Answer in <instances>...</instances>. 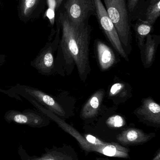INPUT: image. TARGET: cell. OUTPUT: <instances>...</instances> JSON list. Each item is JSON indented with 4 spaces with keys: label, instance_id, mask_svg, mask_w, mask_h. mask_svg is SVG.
Wrapping results in <instances>:
<instances>
[{
    "label": "cell",
    "instance_id": "d6986e66",
    "mask_svg": "<svg viewBox=\"0 0 160 160\" xmlns=\"http://www.w3.org/2000/svg\"><path fill=\"white\" fill-rule=\"evenodd\" d=\"M140 2L141 0H126L127 8L132 23L135 21V16Z\"/></svg>",
    "mask_w": 160,
    "mask_h": 160
},
{
    "label": "cell",
    "instance_id": "e0dca14e",
    "mask_svg": "<svg viewBox=\"0 0 160 160\" xmlns=\"http://www.w3.org/2000/svg\"><path fill=\"white\" fill-rule=\"evenodd\" d=\"M34 160H78L74 150L69 147L52 149L44 157Z\"/></svg>",
    "mask_w": 160,
    "mask_h": 160
},
{
    "label": "cell",
    "instance_id": "7402d4cb",
    "mask_svg": "<svg viewBox=\"0 0 160 160\" xmlns=\"http://www.w3.org/2000/svg\"><path fill=\"white\" fill-rule=\"evenodd\" d=\"M64 1V0H55V8L57 9H59Z\"/></svg>",
    "mask_w": 160,
    "mask_h": 160
},
{
    "label": "cell",
    "instance_id": "2e32d148",
    "mask_svg": "<svg viewBox=\"0 0 160 160\" xmlns=\"http://www.w3.org/2000/svg\"><path fill=\"white\" fill-rule=\"evenodd\" d=\"M131 27L135 32L138 47L140 51L143 48L147 37L153 32L154 25L142 20L137 19L134 24L132 23Z\"/></svg>",
    "mask_w": 160,
    "mask_h": 160
},
{
    "label": "cell",
    "instance_id": "d4e9b609",
    "mask_svg": "<svg viewBox=\"0 0 160 160\" xmlns=\"http://www.w3.org/2000/svg\"><path fill=\"white\" fill-rule=\"evenodd\" d=\"M96 160H110L107 158H97Z\"/></svg>",
    "mask_w": 160,
    "mask_h": 160
},
{
    "label": "cell",
    "instance_id": "8992f818",
    "mask_svg": "<svg viewBox=\"0 0 160 160\" xmlns=\"http://www.w3.org/2000/svg\"><path fill=\"white\" fill-rule=\"evenodd\" d=\"M58 26L57 34L54 41L48 42L30 64L31 67L43 76H50L56 73L54 54L57 50L60 40L61 28L59 23Z\"/></svg>",
    "mask_w": 160,
    "mask_h": 160
},
{
    "label": "cell",
    "instance_id": "9c48e42d",
    "mask_svg": "<svg viewBox=\"0 0 160 160\" xmlns=\"http://www.w3.org/2000/svg\"><path fill=\"white\" fill-rule=\"evenodd\" d=\"M133 113L144 124L159 128L160 106L151 97L143 99L141 106L134 110Z\"/></svg>",
    "mask_w": 160,
    "mask_h": 160
},
{
    "label": "cell",
    "instance_id": "52a82bcc",
    "mask_svg": "<svg viewBox=\"0 0 160 160\" xmlns=\"http://www.w3.org/2000/svg\"><path fill=\"white\" fill-rule=\"evenodd\" d=\"M64 11L72 22L83 23L95 16V2L94 0H66Z\"/></svg>",
    "mask_w": 160,
    "mask_h": 160
},
{
    "label": "cell",
    "instance_id": "6da1fadb",
    "mask_svg": "<svg viewBox=\"0 0 160 160\" xmlns=\"http://www.w3.org/2000/svg\"><path fill=\"white\" fill-rule=\"evenodd\" d=\"M58 22L62 37L55 59L56 73H60L64 68L68 73H70L71 67L74 63L80 79L85 82L91 72L89 45L92 27L89 21L79 24L72 22L64 10L59 13Z\"/></svg>",
    "mask_w": 160,
    "mask_h": 160
},
{
    "label": "cell",
    "instance_id": "603a6c76",
    "mask_svg": "<svg viewBox=\"0 0 160 160\" xmlns=\"http://www.w3.org/2000/svg\"><path fill=\"white\" fill-rule=\"evenodd\" d=\"M152 160H160V150L159 149L156 156Z\"/></svg>",
    "mask_w": 160,
    "mask_h": 160
},
{
    "label": "cell",
    "instance_id": "277c9868",
    "mask_svg": "<svg viewBox=\"0 0 160 160\" xmlns=\"http://www.w3.org/2000/svg\"><path fill=\"white\" fill-rule=\"evenodd\" d=\"M10 98L22 101L20 97L29 98L49 110L61 118H65L66 113L63 106L55 98L38 88L25 85L17 84L8 89Z\"/></svg>",
    "mask_w": 160,
    "mask_h": 160
},
{
    "label": "cell",
    "instance_id": "ffe728a7",
    "mask_svg": "<svg viewBox=\"0 0 160 160\" xmlns=\"http://www.w3.org/2000/svg\"><path fill=\"white\" fill-rule=\"evenodd\" d=\"M106 124L111 128H120L126 125V121L123 117L116 115L109 118L106 121Z\"/></svg>",
    "mask_w": 160,
    "mask_h": 160
},
{
    "label": "cell",
    "instance_id": "44dd1931",
    "mask_svg": "<svg viewBox=\"0 0 160 160\" xmlns=\"http://www.w3.org/2000/svg\"><path fill=\"white\" fill-rule=\"evenodd\" d=\"M6 62V56L4 54H0V66H3Z\"/></svg>",
    "mask_w": 160,
    "mask_h": 160
},
{
    "label": "cell",
    "instance_id": "9a60e30c",
    "mask_svg": "<svg viewBox=\"0 0 160 160\" xmlns=\"http://www.w3.org/2000/svg\"><path fill=\"white\" fill-rule=\"evenodd\" d=\"M131 95V88L129 84L124 82L115 83L110 88L108 96L116 104L123 103Z\"/></svg>",
    "mask_w": 160,
    "mask_h": 160
},
{
    "label": "cell",
    "instance_id": "30bf717a",
    "mask_svg": "<svg viewBox=\"0 0 160 160\" xmlns=\"http://www.w3.org/2000/svg\"><path fill=\"white\" fill-rule=\"evenodd\" d=\"M155 136V133L147 134L139 129L129 128L117 135L116 139L123 145H137L147 142Z\"/></svg>",
    "mask_w": 160,
    "mask_h": 160
},
{
    "label": "cell",
    "instance_id": "7c38bea8",
    "mask_svg": "<svg viewBox=\"0 0 160 160\" xmlns=\"http://www.w3.org/2000/svg\"><path fill=\"white\" fill-rule=\"evenodd\" d=\"M105 95V90L102 88L95 91L83 107L80 114L81 118L87 120L96 117Z\"/></svg>",
    "mask_w": 160,
    "mask_h": 160
},
{
    "label": "cell",
    "instance_id": "5bb4252c",
    "mask_svg": "<svg viewBox=\"0 0 160 160\" xmlns=\"http://www.w3.org/2000/svg\"><path fill=\"white\" fill-rule=\"evenodd\" d=\"M96 48L101 69L108 70L115 64L116 58L113 51L101 40H96Z\"/></svg>",
    "mask_w": 160,
    "mask_h": 160
},
{
    "label": "cell",
    "instance_id": "3957f363",
    "mask_svg": "<svg viewBox=\"0 0 160 160\" xmlns=\"http://www.w3.org/2000/svg\"><path fill=\"white\" fill-rule=\"evenodd\" d=\"M108 15L114 24L123 48L127 55L132 50V22L126 0H103Z\"/></svg>",
    "mask_w": 160,
    "mask_h": 160
},
{
    "label": "cell",
    "instance_id": "ba28073f",
    "mask_svg": "<svg viewBox=\"0 0 160 160\" xmlns=\"http://www.w3.org/2000/svg\"><path fill=\"white\" fill-rule=\"evenodd\" d=\"M4 118L8 123L14 122L34 128H43L48 126L50 123L49 119L45 115L30 109H26L23 112L9 110L5 113Z\"/></svg>",
    "mask_w": 160,
    "mask_h": 160
},
{
    "label": "cell",
    "instance_id": "ac0fdd59",
    "mask_svg": "<svg viewBox=\"0 0 160 160\" xmlns=\"http://www.w3.org/2000/svg\"><path fill=\"white\" fill-rule=\"evenodd\" d=\"M40 0H21L20 2V14L26 18L32 15L33 11L38 5Z\"/></svg>",
    "mask_w": 160,
    "mask_h": 160
},
{
    "label": "cell",
    "instance_id": "cb8c5ba5",
    "mask_svg": "<svg viewBox=\"0 0 160 160\" xmlns=\"http://www.w3.org/2000/svg\"><path fill=\"white\" fill-rule=\"evenodd\" d=\"M0 92L6 94L8 97H10V93L8 90H4V89H2V88H0Z\"/></svg>",
    "mask_w": 160,
    "mask_h": 160
},
{
    "label": "cell",
    "instance_id": "484cf974",
    "mask_svg": "<svg viewBox=\"0 0 160 160\" xmlns=\"http://www.w3.org/2000/svg\"><path fill=\"white\" fill-rule=\"evenodd\" d=\"M145 0H141V2H140V4H139V6H140V5L143 2H145Z\"/></svg>",
    "mask_w": 160,
    "mask_h": 160
},
{
    "label": "cell",
    "instance_id": "4fadbf2b",
    "mask_svg": "<svg viewBox=\"0 0 160 160\" xmlns=\"http://www.w3.org/2000/svg\"><path fill=\"white\" fill-rule=\"evenodd\" d=\"M160 43L159 35L150 34L147 37L143 48L141 50L142 62L146 68L153 64Z\"/></svg>",
    "mask_w": 160,
    "mask_h": 160
},
{
    "label": "cell",
    "instance_id": "5b68a950",
    "mask_svg": "<svg viewBox=\"0 0 160 160\" xmlns=\"http://www.w3.org/2000/svg\"><path fill=\"white\" fill-rule=\"evenodd\" d=\"M94 1L95 9V16L101 29L115 50L125 60L129 61L128 55L123 48L114 24L109 17L102 1Z\"/></svg>",
    "mask_w": 160,
    "mask_h": 160
},
{
    "label": "cell",
    "instance_id": "8fae6325",
    "mask_svg": "<svg viewBox=\"0 0 160 160\" xmlns=\"http://www.w3.org/2000/svg\"><path fill=\"white\" fill-rule=\"evenodd\" d=\"M160 15V0H146L139 6L135 21L142 20L154 25Z\"/></svg>",
    "mask_w": 160,
    "mask_h": 160
},
{
    "label": "cell",
    "instance_id": "7a4b0ae2",
    "mask_svg": "<svg viewBox=\"0 0 160 160\" xmlns=\"http://www.w3.org/2000/svg\"><path fill=\"white\" fill-rule=\"evenodd\" d=\"M53 120L64 131L74 137L85 153L96 152L108 157L124 158H130V150L117 143L105 142L90 134L82 136L74 128L57 116H54Z\"/></svg>",
    "mask_w": 160,
    "mask_h": 160
}]
</instances>
